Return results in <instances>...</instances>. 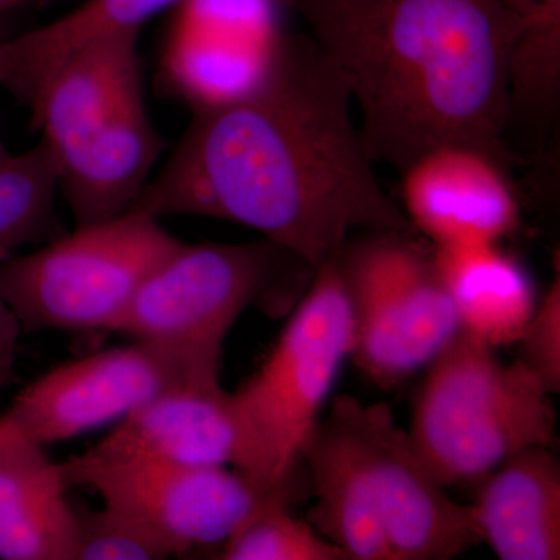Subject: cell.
Wrapping results in <instances>:
<instances>
[{"mask_svg": "<svg viewBox=\"0 0 560 560\" xmlns=\"http://www.w3.org/2000/svg\"><path fill=\"white\" fill-rule=\"evenodd\" d=\"M352 98L311 36H287L242 97L194 110L131 210L232 221L318 268L357 231L415 232L383 190Z\"/></svg>", "mask_w": 560, "mask_h": 560, "instance_id": "cell-1", "label": "cell"}, {"mask_svg": "<svg viewBox=\"0 0 560 560\" xmlns=\"http://www.w3.org/2000/svg\"><path fill=\"white\" fill-rule=\"evenodd\" d=\"M359 108L368 156L397 172L434 147L485 151L511 172L504 0H290Z\"/></svg>", "mask_w": 560, "mask_h": 560, "instance_id": "cell-2", "label": "cell"}, {"mask_svg": "<svg viewBox=\"0 0 560 560\" xmlns=\"http://www.w3.org/2000/svg\"><path fill=\"white\" fill-rule=\"evenodd\" d=\"M300 459L307 521L346 560H447L481 541L474 506L445 493L383 401L335 397Z\"/></svg>", "mask_w": 560, "mask_h": 560, "instance_id": "cell-3", "label": "cell"}, {"mask_svg": "<svg viewBox=\"0 0 560 560\" xmlns=\"http://www.w3.org/2000/svg\"><path fill=\"white\" fill-rule=\"evenodd\" d=\"M138 36L114 32L81 44L28 106L75 226L130 212L162 151L143 98Z\"/></svg>", "mask_w": 560, "mask_h": 560, "instance_id": "cell-4", "label": "cell"}, {"mask_svg": "<svg viewBox=\"0 0 560 560\" xmlns=\"http://www.w3.org/2000/svg\"><path fill=\"white\" fill-rule=\"evenodd\" d=\"M550 396L521 360L501 363L459 330L431 359L408 433L444 488L481 480L515 453L550 447Z\"/></svg>", "mask_w": 560, "mask_h": 560, "instance_id": "cell-5", "label": "cell"}, {"mask_svg": "<svg viewBox=\"0 0 560 560\" xmlns=\"http://www.w3.org/2000/svg\"><path fill=\"white\" fill-rule=\"evenodd\" d=\"M180 245L160 220L130 210L75 226L27 256L3 257L0 290L24 331H114Z\"/></svg>", "mask_w": 560, "mask_h": 560, "instance_id": "cell-6", "label": "cell"}, {"mask_svg": "<svg viewBox=\"0 0 560 560\" xmlns=\"http://www.w3.org/2000/svg\"><path fill=\"white\" fill-rule=\"evenodd\" d=\"M315 268L278 243H184L143 283L117 334L175 346L220 366L231 327L253 305L298 302Z\"/></svg>", "mask_w": 560, "mask_h": 560, "instance_id": "cell-7", "label": "cell"}, {"mask_svg": "<svg viewBox=\"0 0 560 560\" xmlns=\"http://www.w3.org/2000/svg\"><path fill=\"white\" fill-rule=\"evenodd\" d=\"M334 260L352 319L350 357L371 381L396 385L458 334L433 246L415 232L363 231Z\"/></svg>", "mask_w": 560, "mask_h": 560, "instance_id": "cell-8", "label": "cell"}, {"mask_svg": "<svg viewBox=\"0 0 560 560\" xmlns=\"http://www.w3.org/2000/svg\"><path fill=\"white\" fill-rule=\"evenodd\" d=\"M350 350L348 296L331 259L313 272L264 366L235 393L276 482L300 480L302 444Z\"/></svg>", "mask_w": 560, "mask_h": 560, "instance_id": "cell-9", "label": "cell"}, {"mask_svg": "<svg viewBox=\"0 0 560 560\" xmlns=\"http://www.w3.org/2000/svg\"><path fill=\"white\" fill-rule=\"evenodd\" d=\"M61 470L69 486H90L105 506L149 526L178 556L221 547L265 503H294L302 492L301 482L268 488L230 467L164 460H95L77 455L61 464Z\"/></svg>", "mask_w": 560, "mask_h": 560, "instance_id": "cell-10", "label": "cell"}, {"mask_svg": "<svg viewBox=\"0 0 560 560\" xmlns=\"http://www.w3.org/2000/svg\"><path fill=\"white\" fill-rule=\"evenodd\" d=\"M220 383V366L162 342L135 340L46 372L0 418L36 444L72 440L168 390Z\"/></svg>", "mask_w": 560, "mask_h": 560, "instance_id": "cell-11", "label": "cell"}, {"mask_svg": "<svg viewBox=\"0 0 560 560\" xmlns=\"http://www.w3.org/2000/svg\"><path fill=\"white\" fill-rule=\"evenodd\" d=\"M95 460L151 459L184 466L231 467L268 488L276 482L235 393L220 383L183 386L120 420L90 451Z\"/></svg>", "mask_w": 560, "mask_h": 560, "instance_id": "cell-12", "label": "cell"}, {"mask_svg": "<svg viewBox=\"0 0 560 560\" xmlns=\"http://www.w3.org/2000/svg\"><path fill=\"white\" fill-rule=\"evenodd\" d=\"M400 175L401 210L431 246L500 243L517 230L521 205L510 171L485 151L434 147Z\"/></svg>", "mask_w": 560, "mask_h": 560, "instance_id": "cell-13", "label": "cell"}, {"mask_svg": "<svg viewBox=\"0 0 560 560\" xmlns=\"http://www.w3.org/2000/svg\"><path fill=\"white\" fill-rule=\"evenodd\" d=\"M164 54V77L194 110L242 97L271 68L285 38L270 11L186 0Z\"/></svg>", "mask_w": 560, "mask_h": 560, "instance_id": "cell-14", "label": "cell"}, {"mask_svg": "<svg viewBox=\"0 0 560 560\" xmlns=\"http://www.w3.org/2000/svg\"><path fill=\"white\" fill-rule=\"evenodd\" d=\"M68 486L43 445L0 422V559H77Z\"/></svg>", "mask_w": 560, "mask_h": 560, "instance_id": "cell-15", "label": "cell"}, {"mask_svg": "<svg viewBox=\"0 0 560 560\" xmlns=\"http://www.w3.org/2000/svg\"><path fill=\"white\" fill-rule=\"evenodd\" d=\"M485 478L471 504L481 541L501 560L560 559V469L550 447L515 453Z\"/></svg>", "mask_w": 560, "mask_h": 560, "instance_id": "cell-16", "label": "cell"}, {"mask_svg": "<svg viewBox=\"0 0 560 560\" xmlns=\"http://www.w3.org/2000/svg\"><path fill=\"white\" fill-rule=\"evenodd\" d=\"M433 259L460 331L492 348L518 340L536 293L529 276L499 243L433 246Z\"/></svg>", "mask_w": 560, "mask_h": 560, "instance_id": "cell-17", "label": "cell"}, {"mask_svg": "<svg viewBox=\"0 0 560 560\" xmlns=\"http://www.w3.org/2000/svg\"><path fill=\"white\" fill-rule=\"evenodd\" d=\"M186 0H86L60 20L16 38H0V86L31 106L55 69L95 36L139 32L145 22Z\"/></svg>", "mask_w": 560, "mask_h": 560, "instance_id": "cell-18", "label": "cell"}, {"mask_svg": "<svg viewBox=\"0 0 560 560\" xmlns=\"http://www.w3.org/2000/svg\"><path fill=\"white\" fill-rule=\"evenodd\" d=\"M58 175L43 142L0 160V256L58 237Z\"/></svg>", "mask_w": 560, "mask_h": 560, "instance_id": "cell-19", "label": "cell"}, {"mask_svg": "<svg viewBox=\"0 0 560 560\" xmlns=\"http://www.w3.org/2000/svg\"><path fill=\"white\" fill-rule=\"evenodd\" d=\"M504 3L522 24L511 57L512 106L552 109L560 90V0Z\"/></svg>", "mask_w": 560, "mask_h": 560, "instance_id": "cell-20", "label": "cell"}, {"mask_svg": "<svg viewBox=\"0 0 560 560\" xmlns=\"http://www.w3.org/2000/svg\"><path fill=\"white\" fill-rule=\"evenodd\" d=\"M291 501L272 500L253 512L221 545L224 560H346L345 555L290 512Z\"/></svg>", "mask_w": 560, "mask_h": 560, "instance_id": "cell-21", "label": "cell"}, {"mask_svg": "<svg viewBox=\"0 0 560 560\" xmlns=\"http://www.w3.org/2000/svg\"><path fill=\"white\" fill-rule=\"evenodd\" d=\"M77 511L75 560H164L176 555L168 541L125 512Z\"/></svg>", "mask_w": 560, "mask_h": 560, "instance_id": "cell-22", "label": "cell"}, {"mask_svg": "<svg viewBox=\"0 0 560 560\" xmlns=\"http://www.w3.org/2000/svg\"><path fill=\"white\" fill-rule=\"evenodd\" d=\"M523 364L536 374L548 393L560 390V278L552 280L540 302H537L521 337Z\"/></svg>", "mask_w": 560, "mask_h": 560, "instance_id": "cell-23", "label": "cell"}, {"mask_svg": "<svg viewBox=\"0 0 560 560\" xmlns=\"http://www.w3.org/2000/svg\"><path fill=\"white\" fill-rule=\"evenodd\" d=\"M3 256H0V260ZM21 324L0 290V390L16 382L18 341Z\"/></svg>", "mask_w": 560, "mask_h": 560, "instance_id": "cell-24", "label": "cell"}, {"mask_svg": "<svg viewBox=\"0 0 560 560\" xmlns=\"http://www.w3.org/2000/svg\"><path fill=\"white\" fill-rule=\"evenodd\" d=\"M32 2H39V0H0V11L16 9V7L27 5Z\"/></svg>", "mask_w": 560, "mask_h": 560, "instance_id": "cell-25", "label": "cell"}, {"mask_svg": "<svg viewBox=\"0 0 560 560\" xmlns=\"http://www.w3.org/2000/svg\"><path fill=\"white\" fill-rule=\"evenodd\" d=\"M7 154H9V150L5 149V145H3L2 139H0V160H2V158H5Z\"/></svg>", "mask_w": 560, "mask_h": 560, "instance_id": "cell-26", "label": "cell"}]
</instances>
